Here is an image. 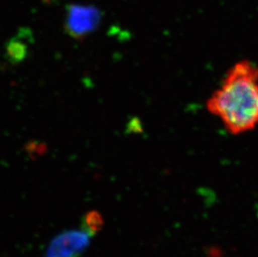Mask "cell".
I'll return each instance as SVG.
<instances>
[{
    "instance_id": "cell-3",
    "label": "cell",
    "mask_w": 258,
    "mask_h": 257,
    "mask_svg": "<svg viewBox=\"0 0 258 257\" xmlns=\"http://www.w3.org/2000/svg\"><path fill=\"white\" fill-rule=\"evenodd\" d=\"M92 235L84 229L64 231L51 240L44 257H80L90 244Z\"/></svg>"
},
{
    "instance_id": "cell-5",
    "label": "cell",
    "mask_w": 258,
    "mask_h": 257,
    "mask_svg": "<svg viewBox=\"0 0 258 257\" xmlns=\"http://www.w3.org/2000/svg\"><path fill=\"white\" fill-rule=\"evenodd\" d=\"M27 44L21 39H13L7 44L6 52L12 62L19 63L20 61L24 60L27 55Z\"/></svg>"
},
{
    "instance_id": "cell-4",
    "label": "cell",
    "mask_w": 258,
    "mask_h": 257,
    "mask_svg": "<svg viewBox=\"0 0 258 257\" xmlns=\"http://www.w3.org/2000/svg\"><path fill=\"white\" fill-rule=\"evenodd\" d=\"M104 226V219L98 211H89L84 216L81 223V228L90 235H95L101 230Z\"/></svg>"
},
{
    "instance_id": "cell-2",
    "label": "cell",
    "mask_w": 258,
    "mask_h": 257,
    "mask_svg": "<svg viewBox=\"0 0 258 257\" xmlns=\"http://www.w3.org/2000/svg\"><path fill=\"white\" fill-rule=\"evenodd\" d=\"M100 20L101 14L97 8L88 5H70L66 12V33L73 39L81 40L97 29Z\"/></svg>"
},
{
    "instance_id": "cell-1",
    "label": "cell",
    "mask_w": 258,
    "mask_h": 257,
    "mask_svg": "<svg viewBox=\"0 0 258 257\" xmlns=\"http://www.w3.org/2000/svg\"><path fill=\"white\" fill-rule=\"evenodd\" d=\"M207 109L233 136L258 125V66L244 59L234 65L207 101Z\"/></svg>"
}]
</instances>
